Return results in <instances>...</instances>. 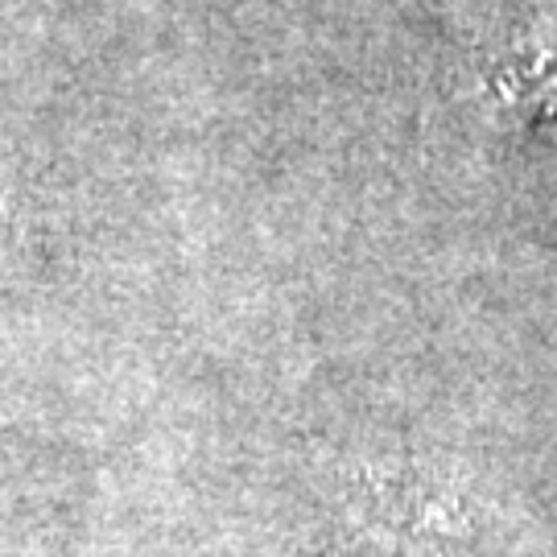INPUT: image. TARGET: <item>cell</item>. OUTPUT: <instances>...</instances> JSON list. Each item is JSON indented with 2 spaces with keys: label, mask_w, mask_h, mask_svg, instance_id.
Masks as SVG:
<instances>
[{
  "label": "cell",
  "mask_w": 557,
  "mask_h": 557,
  "mask_svg": "<svg viewBox=\"0 0 557 557\" xmlns=\"http://www.w3.org/2000/svg\"><path fill=\"white\" fill-rule=\"evenodd\" d=\"M487 96L499 116L533 128L557 116V13L520 25L483 62Z\"/></svg>",
  "instance_id": "1"
}]
</instances>
